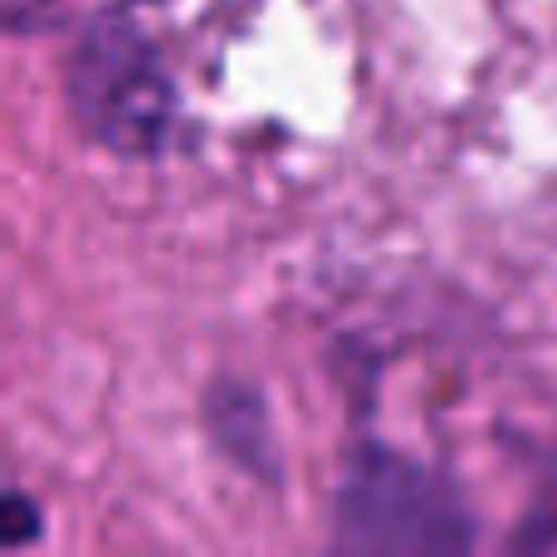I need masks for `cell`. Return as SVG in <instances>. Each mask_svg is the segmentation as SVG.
<instances>
[{
	"label": "cell",
	"instance_id": "cell-3",
	"mask_svg": "<svg viewBox=\"0 0 557 557\" xmlns=\"http://www.w3.org/2000/svg\"><path fill=\"white\" fill-rule=\"evenodd\" d=\"M206 425L221 455H231L240 470L278 480V455L270 431V406H264L260 386L250 382H215L206 392Z\"/></svg>",
	"mask_w": 557,
	"mask_h": 557
},
{
	"label": "cell",
	"instance_id": "cell-4",
	"mask_svg": "<svg viewBox=\"0 0 557 557\" xmlns=\"http://www.w3.org/2000/svg\"><path fill=\"white\" fill-rule=\"evenodd\" d=\"M35 539H39V509L20 490H10L5 504H0V543L5 548H29Z\"/></svg>",
	"mask_w": 557,
	"mask_h": 557
},
{
	"label": "cell",
	"instance_id": "cell-2",
	"mask_svg": "<svg viewBox=\"0 0 557 557\" xmlns=\"http://www.w3.org/2000/svg\"><path fill=\"white\" fill-rule=\"evenodd\" d=\"M333 539L352 553H470L480 529L455 484L386 445H362L337 484Z\"/></svg>",
	"mask_w": 557,
	"mask_h": 557
},
{
	"label": "cell",
	"instance_id": "cell-1",
	"mask_svg": "<svg viewBox=\"0 0 557 557\" xmlns=\"http://www.w3.org/2000/svg\"><path fill=\"white\" fill-rule=\"evenodd\" d=\"M69 108L78 127L108 152L157 157L176 123V84L157 45L127 10L108 5L88 15L64 64Z\"/></svg>",
	"mask_w": 557,
	"mask_h": 557
}]
</instances>
